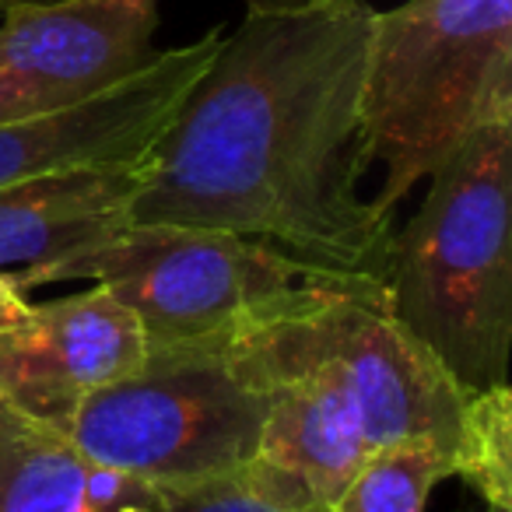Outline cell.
Returning a JSON list of instances; mask_svg holds the SVG:
<instances>
[{
  "label": "cell",
  "instance_id": "cell-4",
  "mask_svg": "<svg viewBox=\"0 0 512 512\" xmlns=\"http://www.w3.org/2000/svg\"><path fill=\"white\" fill-rule=\"evenodd\" d=\"M264 407V386L232 330L148 344L141 365L81 400L64 428L92 460L179 491L239 477L260 439Z\"/></svg>",
  "mask_w": 512,
  "mask_h": 512
},
{
  "label": "cell",
  "instance_id": "cell-2",
  "mask_svg": "<svg viewBox=\"0 0 512 512\" xmlns=\"http://www.w3.org/2000/svg\"><path fill=\"white\" fill-rule=\"evenodd\" d=\"M512 120L484 123L439 169L400 232L386 292L397 323L470 393L509 386Z\"/></svg>",
  "mask_w": 512,
  "mask_h": 512
},
{
  "label": "cell",
  "instance_id": "cell-9",
  "mask_svg": "<svg viewBox=\"0 0 512 512\" xmlns=\"http://www.w3.org/2000/svg\"><path fill=\"white\" fill-rule=\"evenodd\" d=\"M225 29L158 50L137 74L64 109L0 123V186L141 162L207 71Z\"/></svg>",
  "mask_w": 512,
  "mask_h": 512
},
{
  "label": "cell",
  "instance_id": "cell-14",
  "mask_svg": "<svg viewBox=\"0 0 512 512\" xmlns=\"http://www.w3.org/2000/svg\"><path fill=\"white\" fill-rule=\"evenodd\" d=\"M453 477H460L484 509L512 512V390L491 386L470 400V425Z\"/></svg>",
  "mask_w": 512,
  "mask_h": 512
},
{
  "label": "cell",
  "instance_id": "cell-5",
  "mask_svg": "<svg viewBox=\"0 0 512 512\" xmlns=\"http://www.w3.org/2000/svg\"><path fill=\"white\" fill-rule=\"evenodd\" d=\"M337 278L278 246L218 228L123 225L109 239L46 267L53 281L106 285L137 316L148 344H183L239 330L253 316Z\"/></svg>",
  "mask_w": 512,
  "mask_h": 512
},
{
  "label": "cell",
  "instance_id": "cell-1",
  "mask_svg": "<svg viewBox=\"0 0 512 512\" xmlns=\"http://www.w3.org/2000/svg\"><path fill=\"white\" fill-rule=\"evenodd\" d=\"M365 0L246 11L148 158L127 225L218 228L383 278L393 218L362 193Z\"/></svg>",
  "mask_w": 512,
  "mask_h": 512
},
{
  "label": "cell",
  "instance_id": "cell-10",
  "mask_svg": "<svg viewBox=\"0 0 512 512\" xmlns=\"http://www.w3.org/2000/svg\"><path fill=\"white\" fill-rule=\"evenodd\" d=\"M148 355L137 316L95 285L32 306L0 334V393L22 411L64 428L78 404L116 383Z\"/></svg>",
  "mask_w": 512,
  "mask_h": 512
},
{
  "label": "cell",
  "instance_id": "cell-12",
  "mask_svg": "<svg viewBox=\"0 0 512 512\" xmlns=\"http://www.w3.org/2000/svg\"><path fill=\"white\" fill-rule=\"evenodd\" d=\"M172 491L92 460L0 393V512H162Z\"/></svg>",
  "mask_w": 512,
  "mask_h": 512
},
{
  "label": "cell",
  "instance_id": "cell-8",
  "mask_svg": "<svg viewBox=\"0 0 512 512\" xmlns=\"http://www.w3.org/2000/svg\"><path fill=\"white\" fill-rule=\"evenodd\" d=\"M162 0H29L0 18V123L64 109L155 60Z\"/></svg>",
  "mask_w": 512,
  "mask_h": 512
},
{
  "label": "cell",
  "instance_id": "cell-3",
  "mask_svg": "<svg viewBox=\"0 0 512 512\" xmlns=\"http://www.w3.org/2000/svg\"><path fill=\"white\" fill-rule=\"evenodd\" d=\"M512 120V0H407L372 11L362 123L372 204L393 218L474 130Z\"/></svg>",
  "mask_w": 512,
  "mask_h": 512
},
{
  "label": "cell",
  "instance_id": "cell-17",
  "mask_svg": "<svg viewBox=\"0 0 512 512\" xmlns=\"http://www.w3.org/2000/svg\"><path fill=\"white\" fill-rule=\"evenodd\" d=\"M316 0H246V11H288V8H306Z\"/></svg>",
  "mask_w": 512,
  "mask_h": 512
},
{
  "label": "cell",
  "instance_id": "cell-6",
  "mask_svg": "<svg viewBox=\"0 0 512 512\" xmlns=\"http://www.w3.org/2000/svg\"><path fill=\"white\" fill-rule=\"evenodd\" d=\"M337 278L235 330V344L267 400L260 439L239 484L278 512H334L372 456L355 393L313 323L316 299Z\"/></svg>",
  "mask_w": 512,
  "mask_h": 512
},
{
  "label": "cell",
  "instance_id": "cell-18",
  "mask_svg": "<svg viewBox=\"0 0 512 512\" xmlns=\"http://www.w3.org/2000/svg\"><path fill=\"white\" fill-rule=\"evenodd\" d=\"M8 4H29V0H0V8H8Z\"/></svg>",
  "mask_w": 512,
  "mask_h": 512
},
{
  "label": "cell",
  "instance_id": "cell-15",
  "mask_svg": "<svg viewBox=\"0 0 512 512\" xmlns=\"http://www.w3.org/2000/svg\"><path fill=\"white\" fill-rule=\"evenodd\" d=\"M162 512H278L271 505H264L260 498H253L239 484V477L228 481H211L197 484V488H179L169 495Z\"/></svg>",
  "mask_w": 512,
  "mask_h": 512
},
{
  "label": "cell",
  "instance_id": "cell-7",
  "mask_svg": "<svg viewBox=\"0 0 512 512\" xmlns=\"http://www.w3.org/2000/svg\"><path fill=\"white\" fill-rule=\"evenodd\" d=\"M313 323L355 393L372 453L411 439L432 442L453 477L474 393L400 327L386 281L365 274L337 278L316 299Z\"/></svg>",
  "mask_w": 512,
  "mask_h": 512
},
{
  "label": "cell",
  "instance_id": "cell-11",
  "mask_svg": "<svg viewBox=\"0 0 512 512\" xmlns=\"http://www.w3.org/2000/svg\"><path fill=\"white\" fill-rule=\"evenodd\" d=\"M148 158L0 186V274L25 292L46 267L120 232Z\"/></svg>",
  "mask_w": 512,
  "mask_h": 512
},
{
  "label": "cell",
  "instance_id": "cell-16",
  "mask_svg": "<svg viewBox=\"0 0 512 512\" xmlns=\"http://www.w3.org/2000/svg\"><path fill=\"white\" fill-rule=\"evenodd\" d=\"M29 302H25L22 288L8 278V274H0V334L4 330H15L18 323L29 316Z\"/></svg>",
  "mask_w": 512,
  "mask_h": 512
},
{
  "label": "cell",
  "instance_id": "cell-13",
  "mask_svg": "<svg viewBox=\"0 0 512 512\" xmlns=\"http://www.w3.org/2000/svg\"><path fill=\"white\" fill-rule=\"evenodd\" d=\"M446 477V460L432 442L383 446L362 463L334 512H425L428 495Z\"/></svg>",
  "mask_w": 512,
  "mask_h": 512
},
{
  "label": "cell",
  "instance_id": "cell-19",
  "mask_svg": "<svg viewBox=\"0 0 512 512\" xmlns=\"http://www.w3.org/2000/svg\"><path fill=\"white\" fill-rule=\"evenodd\" d=\"M484 512H505V509H484Z\"/></svg>",
  "mask_w": 512,
  "mask_h": 512
}]
</instances>
